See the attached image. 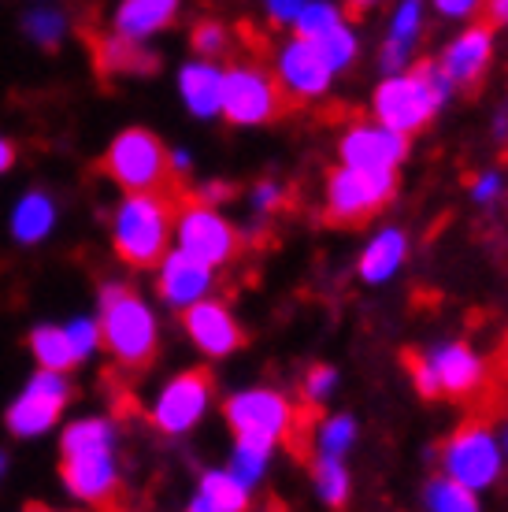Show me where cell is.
I'll return each instance as SVG.
<instances>
[{
  "instance_id": "6da1fadb",
  "label": "cell",
  "mask_w": 508,
  "mask_h": 512,
  "mask_svg": "<svg viewBox=\"0 0 508 512\" xmlns=\"http://www.w3.org/2000/svg\"><path fill=\"white\" fill-rule=\"evenodd\" d=\"M453 93L457 90L438 67V60H420V64L408 67L405 75L379 82V90L371 97L375 123L401 134V138H412L442 112Z\"/></svg>"
},
{
  "instance_id": "7a4b0ae2",
  "label": "cell",
  "mask_w": 508,
  "mask_h": 512,
  "mask_svg": "<svg viewBox=\"0 0 508 512\" xmlns=\"http://www.w3.org/2000/svg\"><path fill=\"white\" fill-rule=\"evenodd\" d=\"M64 483L71 494L93 505H108L115 494V431L104 420L71 423L64 435Z\"/></svg>"
},
{
  "instance_id": "3957f363",
  "label": "cell",
  "mask_w": 508,
  "mask_h": 512,
  "mask_svg": "<svg viewBox=\"0 0 508 512\" xmlns=\"http://www.w3.org/2000/svg\"><path fill=\"white\" fill-rule=\"evenodd\" d=\"M186 201V197H182ZM182 201L156 193H130L115 212V249L134 268H153L167 256V238Z\"/></svg>"
},
{
  "instance_id": "277c9868",
  "label": "cell",
  "mask_w": 508,
  "mask_h": 512,
  "mask_svg": "<svg viewBox=\"0 0 508 512\" xmlns=\"http://www.w3.org/2000/svg\"><path fill=\"white\" fill-rule=\"evenodd\" d=\"M101 338L123 368H145L156 353V320L130 286H108L101 294Z\"/></svg>"
},
{
  "instance_id": "5b68a950",
  "label": "cell",
  "mask_w": 508,
  "mask_h": 512,
  "mask_svg": "<svg viewBox=\"0 0 508 512\" xmlns=\"http://www.w3.org/2000/svg\"><path fill=\"white\" fill-rule=\"evenodd\" d=\"M104 167L127 193H156V197L182 201L175 171H171V156L149 130H123L104 156Z\"/></svg>"
},
{
  "instance_id": "8992f818",
  "label": "cell",
  "mask_w": 508,
  "mask_h": 512,
  "mask_svg": "<svg viewBox=\"0 0 508 512\" xmlns=\"http://www.w3.org/2000/svg\"><path fill=\"white\" fill-rule=\"evenodd\" d=\"M505 472V453H501V438L486 427V423L471 420L453 431V438L442 446V475L449 483L483 494L501 479Z\"/></svg>"
},
{
  "instance_id": "52a82bcc",
  "label": "cell",
  "mask_w": 508,
  "mask_h": 512,
  "mask_svg": "<svg viewBox=\"0 0 508 512\" xmlns=\"http://www.w3.org/2000/svg\"><path fill=\"white\" fill-rule=\"evenodd\" d=\"M282 90L275 75L256 64H234L223 71V116L238 127H260L282 112Z\"/></svg>"
},
{
  "instance_id": "ba28073f",
  "label": "cell",
  "mask_w": 508,
  "mask_h": 512,
  "mask_svg": "<svg viewBox=\"0 0 508 512\" xmlns=\"http://www.w3.org/2000/svg\"><path fill=\"white\" fill-rule=\"evenodd\" d=\"M397 193V171H353L334 167L327 179V216L338 223H360L386 208Z\"/></svg>"
},
{
  "instance_id": "9c48e42d",
  "label": "cell",
  "mask_w": 508,
  "mask_h": 512,
  "mask_svg": "<svg viewBox=\"0 0 508 512\" xmlns=\"http://www.w3.org/2000/svg\"><path fill=\"white\" fill-rule=\"evenodd\" d=\"M175 231H178V253L201 260L204 268H212V271H216L219 264H227L230 256L238 253V231L219 216L216 208L197 205L193 197H186V201L178 205Z\"/></svg>"
},
{
  "instance_id": "30bf717a",
  "label": "cell",
  "mask_w": 508,
  "mask_h": 512,
  "mask_svg": "<svg viewBox=\"0 0 508 512\" xmlns=\"http://www.w3.org/2000/svg\"><path fill=\"white\" fill-rule=\"evenodd\" d=\"M227 423L234 427L238 438L253 435V438L282 442V438H290L293 427H297V409L290 405V397L279 394V390L256 386V390H238V394L230 397Z\"/></svg>"
},
{
  "instance_id": "8fae6325",
  "label": "cell",
  "mask_w": 508,
  "mask_h": 512,
  "mask_svg": "<svg viewBox=\"0 0 508 512\" xmlns=\"http://www.w3.org/2000/svg\"><path fill=\"white\" fill-rule=\"evenodd\" d=\"M338 156H342V167H353V171H397L408 160V138L379 127L375 119L353 123L338 141Z\"/></svg>"
},
{
  "instance_id": "7c38bea8",
  "label": "cell",
  "mask_w": 508,
  "mask_h": 512,
  "mask_svg": "<svg viewBox=\"0 0 508 512\" xmlns=\"http://www.w3.org/2000/svg\"><path fill=\"white\" fill-rule=\"evenodd\" d=\"M275 82H279L282 97L290 93L297 101H319L334 86V71L327 67V60L319 56L312 41L290 38L279 49V60H275Z\"/></svg>"
},
{
  "instance_id": "4fadbf2b",
  "label": "cell",
  "mask_w": 508,
  "mask_h": 512,
  "mask_svg": "<svg viewBox=\"0 0 508 512\" xmlns=\"http://www.w3.org/2000/svg\"><path fill=\"white\" fill-rule=\"evenodd\" d=\"M212 401V379L208 372H186L178 375L175 383L164 386V394L156 397L153 423L164 435H186L190 427L201 423Z\"/></svg>"
},
{
  "instance_id": "5bb4252c",
  "label": "cell",
  "mask_w": 508,
  "mask_h": 512,
  "mask_svg": "<svg viewBox=\"0 0 508 512\" xmlns=\"http://www.w3.org/2000/svg\"><path fill=\"white\" fill-rule=\"evenodd\" d=\"M67 401V383L64 375H52V372H41L34 383L26 386L19 401H15L12 409H8V427H12L15 435H41V431H49L60 409H64Z\"/></svg>"
},
{
  "instance_id": "9a60e30c",
  "label": "cell",
  "mask_w": 508,
  "mask_h": 512,
  "mask_svg": "<svg viewBox=\"0 0 508 512\" xmlns=\"http://www.w3.org/2000/svg\"><path fill=\"white\" fill-rule=\"evenodd\" d=\"M431 364L434 379L449 397H471L486 383V364L483 357L468 346V342H442L431 353H423Z\"/></svg>"
},
{
  "instance_id": "2e32d148",
  "label": "cell",
  "mask_w": 508,
  "mask_h": 512,
  "mask_svg": "<svg viewBox=\"0 0 508 512\" xmlns=\"http://www.w3.org/2000/svg\"><path fill=\"white\" fill-rule=\"evenodd\" d=\"M490 56H494V30L483 23H471L468 30H460L457 38L445 45L438 67L453 82V90H460V86L479 82V75L490 64Z\"/></svg>"
},
{
  "instance_id": "e0dca14e",
  "label": "cell",
  "mask_w": 508,
  "mask_h": 512,
  "mask_svg": "<svg viewBox=\"0 0 508 512\" xmlns=\"http://www.w3.org/2000/svg\"><path fill=\"white\" fill-rule=\"evenodd\" d=\"M186 331L208 357H227L242 346V327L234 323L230 308L223 301H197L193 308H186Z\"/></svg>"
},
{
  "instance_id": "ac0fdd59",
  "label": "cell",
  "mask_w": 508,
  "mask_h": 512,
  "mask_svg": "<svg viewBox=\"0 0 508 512\" xmlns=\"http://www.w3.org/2000/svg\"><path fill=\"white\" fill-rule=\"evenodd\" d=\"M423 34V4L420 0H401L394 8V19H390V30H386V41L379 49V71L386 78L405 75L412 67V52L420 45Z\"/></svg>"
},
{
  "instance_id": "d6986e66",
  "label": "cell",
  "mask_w": 508,
  "mask_h": 512,
  "mask_svg": "<svg viewBox=\"0 0 508 512\" xmlns=\"http://www.w3.org/2000/svg\"><path fill=\"white\" fill-rule=\"evenodd\" d=\"M212 286V268H204L201 260L186 253H167L160 260V297L175 308H193L197 301H208Z\"/></svg>"
},
{
  "instance_id": "ffe728a7",
  "label": "cell",
  "mask_w": 508,
  "mask_h": 512,
  "mask_svg": "<svg viewBox=\"0 0 508 512\" xmlns=\"http://www.w3.org/2000/svg\"><path fill=\"white\" fill-rule=\"evenodd\" d=\"M408 260V234L401 227H382L368 238L364 245V253L356 260V271H360V279L368 282V286H382V282H390L397 271L405 268Z\"/></svg>"
},
{
  "instance_id": "44dd1931",
  "label": "cell",
  "mask_w": 508,
  "mask_h": 512,
  "mask_svg": "<svg viewBox=\"0 0 508 512\" xmlns=\"http://www.w3.org/2000/svg\"><path fill=\"white\" fill-rule=\"evenodd\" d=\"M178 93L193 116L212 119L223 108V67L208 64V60H193L178 71Z\"/></svg>"
},
{
  "instance_id": "7402d4cb",
  "label": "cell",
  "mask_w": 508,
  "mask_h": 512,
  "mask_svg": "<svg viewBox=\"0 0 508 512\" xmlns=\"http://www.w3.org/2000/svg\"><path fill=\"white\" fill-rule=\"evenodd\" d=\"M175 12V0H127L115 12V30H119V38L141 41L156 34V30H164L175 19Z\"/></svg>"
},
{
  "instance_id": "603a6c76",
  "label": "cell",
  "mask_w": 508,
  "mask_h": 512,
  "mask_svg": "<svg viewBox=\"0 0 508 512\" xmlns=\"http://www.w3.org/2000/svg\"><path fill=\"white\" fill-rule=\"evenodd\" d=\"M249 498L253 494L230 472H204L201 487H197L186 512H245L249 509Z\"/></svg>"
},
{
  "instance_id": "cb8c5ba5",
  "label": "cell",
  "mask_w": 508,
  "mask_h": 512,
  "mask_svg": "<svg viewBox=\"0 0 508 512\" xmlns=\"http://www.w3.org/2000/svg\"><path fill=\"white\" fill-rule=\"evenodd\" d=\"M275 446H279V442H271V438H253V435L238 438V442H234V453H230L227 472L253 494V487L267 475V464H271Z\"/></svg>"
},
{
  "instance_id": "d4e9b609",
  "label": "cell",
  "mask_w": 508,
  "mask_h": 512,
  "mask_svg": "<svg viewBox=\"0 0 508 512\" xmlns=\"http://www.w3.org/2000/svg\"><path fill=\"white\" fill-rule=\"evenodd\" d=\"M97 64H101V71H138V75H145V71H156V60L149 49H141L138 41H127V38H97Z\"/></svg>"
},
{
  "instance_id": "484cf974",
  "label": "cell",
  "mask_w": 508,
  "mask_h": 512,
  "mask_svg": "<svg viewBox=\"0 0 508 512\" xmlns=\"http://www.w3.org/2000/svg\"><path fill=\"white\" fill-rule=\"evenodd\" d=\"M30 346H34V357L41 360V368L52 375H60L78 364V353L64 327H38V331L30 334Z\"/></svg>"
},
{
  "instance_id": "4316f807",
  "label": "cell",
  "mask_w": 508,
  "mask_h": 512,
  "mask_svg": "<svg viewBox=\"0 0 508 512\" xmlns=\"http://www.w3.org/2000/svg\"><path fill=\"white\" fill-rule=\"evenodd\" d=\"M312 487H316V498L327 505V509H342L349 501V490H353V475L342 461H331V457H316L312 461Z\"/></svg>"
},
{
  "instance_id": "83f0119b",
  "label": "cell",
  "mask_w": 508,
  "mask_h": 512,
  "mask_svg": "<svg viewBox=\"0 0 508 512\" xmlns=\"http://www.w3.org/2000/svg\"><path fill=\"white\" fill-rule=\"evenodd\" d=\"M423 509L427 512H483V505H479V494H471V490L449 483L445 475H434V479H427V487H423Z\"/></svg>"
},
{
  "instance_id": "f1b7e54d",
  "label": "cell",
  "mask_w": 508,
  "mask_h": 512,
  "mask_svg": "<svg viewBox=\"0 0 508 512\" xmlns=\"http://www.w3.org/2000/svg\"><path fill=\"white\" fill-rule=\"evenodd\" d=\"M52 219H56V208H52L49 197L30 193V197H23V205L15 208V238L19 242H38L49 234Z\"/></svg>"
},
{
  "instance_id": "f546056e",
  "label": "cell",
  "mask_w": 508,
  "mask_h": 512,
  "mask_svg": "<svg viewBox=\"0 0 508 512\" xmlns=\"http://www.w3.org/2000/svg\"><path fill=\"white\" fill-rule=\"evenodd\" d=\"M316 449L319 457H331V461H345V453L356 446V420L353 416H345V412H338V416H327V420L316 427Z\"/></svg>"
},
{
  "instance_id": "4dcf8cb0",
  "label": "cell",
  "mask_w": 508,
  "mask_h": 512,
  "mask_svg": "<svg viewBox=\"0 0 508 512\" xmlns=\"http://www.w3.org/2000/svg\"><path fill=\"white\" fill-rule=\"evenodd\" d=\"M338 23H345V12L338 8V4H331V0H312V4H308L305 0V8H301V15H297V23H293V38L319 41Z\"/></svg>"
},
{
  "instance_id": "1f68e13d",
  "label": "cell",
  "mask_w": 508,
  "mask_h": 512,
  "mask_svg": "<svg viewBox=\"0 0 508 512\" xmlns=\"http://www.w3.org/2000/svg\"><path fill=\"white\" fill-rule=\"evenodd\" d=\"M312 45L319 49V56L327 60V67H331L334 75L353 64L356 52H360V38H356V30L349 23H338L334 30H327L319 41H312Z\"/></svg>"
},
{
  "instance_id": "d6a6232c",
  "label": "cell",
  "mask_w": 508,
  "mask_h": 512,
  "mask_svg": "<svg viewBox=\"0 0 508 512\" xmlns=\"http://www.w3.org/2000/svg\"><path fill=\"white\" fill-rule=\"evenodd\" d=\"M230 45V30L216 19H204V23L193 26V49L201 52L204 60L212 64V56H223Z\"/></svg>"
},
{
  "instance_id": "836d02e7",
  "label": "cell",
  "mask_w": 508,
  "mask_h": 512,
  "mask_svg": "<svg viewBox=\"0 0 508 512\" xmlns=\"http://www.w3.org/2000/svg\"><path fill=\"white\" fill-rule=\"evenodd\" d=\"M334 390H338V368H331V364H316V368L305 375V401L308 405H323V401H331Z\"/></svg>"
},
{
  "instance_id": "e575fe53",
  "label": "cell",
  "mask_w": 508,
  "mask_h": 512,
  "mask_svg": "<svg viewBox=\"0 0 508 512\" xmlns=\"http://www.w3.org/2000/svg\"><path fill=\"white\" fill-rule=\"evenodd\" d=\"M64 331H67V338H71V346H75L78 360L89 357V353H93V346L101 342V331H97V323H89V320H75V323H67Z\"/></svg>"
},
{
  "instance_id": "d590c367",
  "label": "cell",
  "mask_w": 508,
  "mask_h": 512,
  "mask_svg": "<svg viewBox=\"0 0 508 512\" xmlns=\"http://www.w3.org/2000/svg\"><path fill=\"white\" fill-rule=\"evenodd\" d=\"M408 368H412V383H416L420 397H438V394H442V386H438V379H434L431 364H427V357H423V353H412V357H408Z\"/></svg>"
},
{
  "instance_id": "8d00e7d4",
  "label": "cell",
  "mask_w": 508,
  "mask_h": 512,
  "mask_svg": "<svg viewBox=\"0 0 508 512\" xmlns=\"http://www.w3.org/2000/svg\"><path fill=\"white\" fill-rule=\"evenodd\" d=\"M282 205H286V190H282L279 182H256L253 208L260 216H267V212H275V208H282Z\"/></svg>"
},
{
  "instance_id": "74e56055",
  "label": "cell",
  "mask_w": 508,
  "mask_h": 512,
  "mask_svg": "<svg viewBox=\"0 0 508 512\" xmlns=\"http://www.w3.org/2000/svg\"><path fill=\"white\" fill-rule=\"evenodd\" d=\"M505 190V179L497 175V171H483L479 179L471 182V197H475V205H494L497 197Z\"/></svg>"
},
{
  "instance_id": "f35d334b",
  "label": "cell",
  "mask_w": 508,
  "mask_h": 512,
  "mask_svg": "<svg viewBox=\"0 0 508 512\" xmlns=\"http://www.w3.org/2000/svg\"><path fill=\"white\" fill-rule=\"evenodd\" d=\"M26 30L34 34V38H41L45 45H52V41L60 38V30H64V19H56V15H34L30 23H26Z\"/></svg>"
},
{
  "instance_id": "ab89813d",
  "label": "cell",
  "mask_w": 508,
  "mask_h": 512,
  "mask_svg": "<svg viewBox=\"0 0 508 512\" xmlns=\"http://www.w3.org/2000/svg\"><path fill=\"white\" fill-rule=\"evenodd\" d=\"M301 8H305V0H271V4H267V15L282 26H293L297 15H301Z\"/></svg>"
},
{
  "instance_id": "60d3db41",
  "label": "cell",
  "mask_w": 508,
  "mask_h": 512,
  "mask_svg": "<svg viewBox=\"0 0 508 512\" xmlns=\"http://www.w3.org/2000/svg\"><path fill=\"white\" fill-rule=\"evenodd\" d=\"M434 12L445 15V19H471L479 12V4L475 0H434Z\"/></svg>"
},
{
  "instance_id": "b9f144b4",
  "label": "cell",
  "mask_w": 508,
  "mask_h": 512,
  "mask_svg": "<svg viewBox=\"0 0 508 512\" xmlns=\"http://www.w3.org/2000/svg\"><path fill=\"white\" fill-rule=\"evenodd\" d=\"M227 197H230V186H227V182H204L193 201H197V205H208V208H212L216 201H227Z\"/></svg>"
},
{
  "instance_id": "7bdbcfd3",
  "label": "cell",
  "mask_w": 508,
  "mask_h": 512,
  "mask_svg": "<svg viewBox=\"0 0 508 512\" xmlns=\"http://www.w3.org/2000/svg\"><path fill=\"white\" fill-rule=\"evenodd\" d=\"M486 12H490V23L494 26H508V0H494V4H486Z\"/></svg>"
},
{
  "instance_id": "ee69618b",
  "label": "cell",
  "mask_w": 508,
  "mask_h": 512,
  "mask_svg": "<svg viewBox=\"0 0 508 512\" xmlns=\"http://www.w3.org/2000/svg\"><path fill=\"white\" fill-rule=\"evenodd\" d=\"M12 160H15V149L0 138V171H8V167H12Z\"/></svg>"
},
{
  "instance_id": "f6af8a7d",
  "label": "cell",
  "mask_w": 508,
  "mask_h": 512,
  "mask_svg": "<svg viewBox=\"0 0 508 512\" xmlns=\"http://www.w3.org/2000/svg\"><path fill=\"white\" fill-rule=\"evenodd\" d=\"M494 134L501 141L508 138V112H497V116H494Z\"/></svg>"
},
{
  "instance_id": "bcb514c9",
  "label": "cell",
  "mask_w": 508,
  "mask_h": 512,
  "mask_svg": "<svg viewBox=\"0 0 508 512\" xmlns=\"http://www.w3.org/2000/svg\"><path fill=\"white\" fill-rule=\"evenodd\" d=\"M501 453H505V461H508V427H505V435H501Z\"/></svg>"
},
{
  "instance_id": "7dc6e473",
  "label": "cell",
  "mask_w": 508,
  "mask_h": 512,
  "mask_svg": "<svg viewBox=\"0 0 508 512\" xmlns=\"http://www.w3.org/2000/svg\"><path fill=\"white\" fill-rule=\"evenodd\" d=\"M26 512H49V509H41V505H30V509H26Z\"/></svg>"
},
{
  "instance_id": "c3c4849f",
  "label": "cell",
  "mask_w": 508,
  "mask_h": 512,
  "mask_svg": "<svg viewBox=\"0 0 508 512\" xmlns=\"http://www.w3.org/2000/svg\"><path fill=\"white\" fill-rule=\"evenodd\" d=\"M0 472H4V453H0Z\"/></svg>"
}]
</instances>
